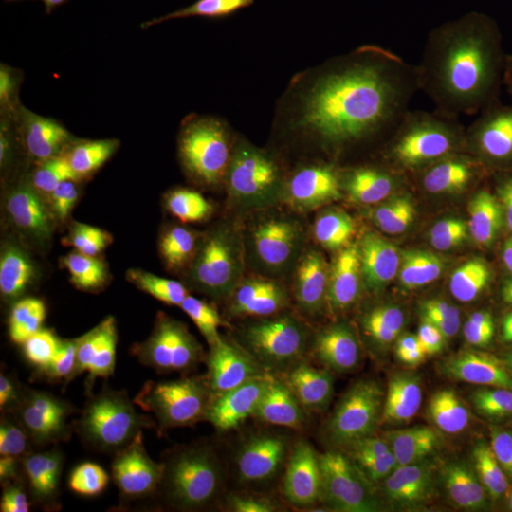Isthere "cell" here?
I'll return each instance as SVG.
<instances>
[{"label":"cell","instance_id":"cell-17","mask_svg":"<svg viewBox=\"0 0 512 512\" xmlns=\"http://www.w3.org/2000/svg\"><path fill=\"white\" fill-rule=\"evenodd\" d=\"M92 12L93 23L101 25V21L109 18L110 14L126 8L131 0H86Z\"/></svg>","mask_w":512,"mask_h":512},{"label":"cell","instance_id":"cell-4","mask_svg":"<svg viewBox=\"0 0 512 512\" xmlns=\"http://www.w3.org/2000/svg\"><path fill=\"white\" fill-rule=\"evenodd\" d=\"M40 234L55 302L74 319L88 323L116 311L141 279L139 264L110 239L48 215Z\"/></svg>","mask_w":512,"mask_h":512},{"label":"cell","instance_id":"cell-3","mask_svg":"<svg viewBox=\"0 0 512 512\" xmlns=\"http://www.w3.org/2000/svg\"><path fill=\"white\" fill-rule=\"evenodd\" d=\"M450 368L476 414L512 420V293L490 277L473 275Z\"/></svg>","mask_w":512,"mask_h":512},{"label":"cell","instance_id":"cell-10","mask_svg":"<svg viewBox=\"0 0 512 512\" xmlns=\"http://www.w3.org/2000/svg\"><path fill=\"white\" fill-rule=\"evenodd\" d=\"M222 484L219 469L194 454L165 446H148L131 488L147 494L165 509L194 512Z\"/></svg>","mask_w":512,"mask_h":512},{"label":"cell","instance_id":"cell-14","mask_svg":"<svg viewBox=\"0 0 512 512\" xmlns=\"http://www.w3.org/2000/svg\"><path fill=\"white\" fill-rule=\"evenodd\" d=\"M16 260L12 249L2 247L0 262V329L2 332L12 327L19 304V279L16 275Z\"/></svg>","mask_w":512,"mask_h":512},{"label":"cell","instance_id":"cell-19","mask_svg":"<svg viewBox=\"0 0 512 512\" xmlns=\"http://www.w3.org/2000/svg\"><path fill=\"white\" fill-rule=\"evenodd\" d=\"M16 2H23V0H16Z\"/></svg>","mask_w":512,"mask_h":512},{"label":"cell","instance_id":"cell-1","mask_svg":"<svg viewBox=\"0 0 512 512\" xmlns=\"http://www.w3.org/2000/svg\"><path fill=\"white\" fill-rule=\"evenodd\" d=\"M473 275L458 251L421 232H389L366 249L357 300L366 332L412 372L450 366Z\"/></svg>","mask_w":512,"mask_h":512},{"label":"cell","instance_id":"cell-11","mask_svg":"<svg viewBox=\"0 0 512 512\" xmlns=\"http://www.w3.org/2000/svg\"><path fill=\"white\" fill-rule=\"evenodd\" d=\"M399 484L401 478L391 463L351 452L327 467L319 497L325 512H389Z\"/></svg>","mask_w":512,"mask_h":512},{"label":"cell","instance_id":"cell-6","mask_svg":"<svg viewBox=\"0 0 512 512\" xmlns=\"http://www.w3.org/2000/svg\"><path fill=\"white\" fill-rule=\"evenodd\" d=\"M509 0H395L368 18L351 21L329 33L294 42L283 50L285 57H296L313 48L344 38L370 37L380 33L437 35L456 31L476 19L501 12Z\"/></svg>","mask_w":512,"mask_h":512},{"label":"cell","instance_id":"cell-9","mask_svg":"<svg viewBox=\"0 0 512 512\" xmlns=\"http://www.w3.org/2000/svg\"><path fill=\"white\" fill-rule=\"evenodd\" d=\"M148 346L131 313L112 311L84 323L65 353L63 368L80 387L99 389L110 376L131 361H152Z\"/></svg>","mask_w":512,"mask_h":512},{"label":"cell","instance_id":"cell-8","mask_svg":"<svg viewBox=\"0 0 512 512\" xmlns=\"http://www.w3.org/2000/svg\"><path fill=\"white\" fill-rule=\"evenodd\" d=\"M389 512H492L490 482L471 456L444 450L401 478Z\"/></svg>","mask_w":512,"mask_h":512},{"label":"cell","instance_id":"cell-18","mask_svg":"<svg viewBox=\"0 0 512 512\" xmlns=\"http://www.w3.org/2000/svg\"><path fill=\"white\" fill-rule=\"evenodd\" d=\"M133 512H179V511H171V509H165L162 505H158V503H154V501H150V503H145V505H141V507H137Z\"/></svg>","mask_w":512,"mask_h":512},{"label":"cell","instance_id":"cell-5","mask_svg":"<svg viewBox=\"0 0 512 512\" xmlns=\"http://www.w3.org/2000/svg\"><path fill=\"white\" fill-rule=\"evenodd\" d=\"M238 293L234 279L173 281L148 291L131 313L156 357L192 344Z\"/></svg>","mask_w":512,"mask_h":512},{"label":"cell","instance_id":"cell-13","mask_svg":"<svg viewBox=\"0 0 512 512\" xmlns=\"http://www.w3.org/2000/svg\"><path fill=\"white\" fill-rule=\"evenodd\" d=\"M37 162L23 137L10 129L0 135V205L4 215L21 213L35 181Z\"/></svg>","mask_w":512,"mask_h":512},{"label":"cell","instance_id":"cell-12","mask_svg":"<svg viewBox=\"0 0 512 512\" xmlns=\"http://www.w3.org/2000/svg\"><path fill=\"white\" fill-rule=\"evenodd\" d=\"M101 410L112 433L131 439L152 408L158 385L148 361H131L118 368L99 389Z\"/></svg>","mask_w":512,"mask_h":512},{"label":"cell","instance_id":"cell-16","mask_svg":"<svg viewBox=\"0 0 512 512\" xmlns=\"http://www.w3.org/2000/svg\"><path fill=\"white\" fill-rule=\"evenodd\" d=\"M2 512H57L54 507L35 494L29 492H18L6 499Z\"/></svg>","mask_w":512,"mask_h":512},{"label":"cell","instance_id":"cell-2","mask_svg":"<svg viewBox=\"0 0 512 512\" xmlns=\"http://www.w3.org/2000/svg\"><path fill=\"white\" fill-rule=\"evenodd\" d=\"M14 420L38 458L78 482L97 480L105 467V439L80 385L65 368H42L19 387Z\"/></svg>","mask_w":512,"mask_h":512},{"label":"cell","instance_id":"cell-15","mask_svg":"<svg viewBox=\"0 0 512 512\" xmlns=\"http://www.w3.org/2000/svg\"><path fill=\"white\" fill-rule=\"evenodd\" d=\"M492 512H512V446L499 459L495 475L488 478Z\"/></svg>","mask_w":512,"mask_h":512},{"label":"cell","instance_id":"cell-7","mask_svg":"<svg viewBox=\"0 0 512 512\" xmlns=\"http://www.w3.org/2000/svg\"><path fill=\"white\" fill-rule=\"evenodd\" d=\"M332 410L340 425L368 446L399 444L414 439L425 412L403 387L378 378H353L332 395Z\"/></svg>","mask_w":512,"mask_h":512}]
</instances>
